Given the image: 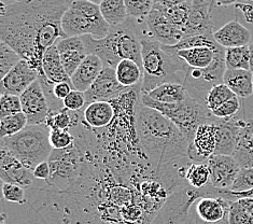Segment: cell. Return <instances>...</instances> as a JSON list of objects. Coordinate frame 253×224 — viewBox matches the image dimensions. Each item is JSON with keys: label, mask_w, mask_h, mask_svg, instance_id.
Segmentation results:
<instances>
[{"label": "cell", "mask_w": 253, "mask_h": 224, "mask_svg": "<svg viewBox=\"0 0 253 224\" xmlns=\"http://www.w3.org/2000/svg\"><path fill=\"white\" fill-rule=\"evenodd\" d=\"M82 111L74 112L62 108L61 110L51 111L45 120V125L51 131H72L80 124Z\"/></svg>", "instance_id": "obj_30"}, {"label": "cell", "mask_w": 253, "mask_h": 224, "mask_svg": "<svg viewBox=\"0 0 253 224\" xmlns=\"http://www.w3.org/2000/svg\"><path fill=\"white\" fill-rule=\"evenodd\" d=\"M232 156L240 168L253 167V120L242 119L236 148Z\"/></svg>", "instance_id": "obj_26"}, {"label": "cell", "mask_w": 253, "mask_h": 224, "mask_svg": "<svg viewBox=\"0 0 253 224\" xmlns=\"http://www.w3.org/2000/svg\"><path fill=\"white\" fill-rule=\"evenodd\" d=\"M220 196L227 199L230 202H235L240 198H253V190L247 191V192H240V193H235L230 190H220Z\"/></svg>", "instance_id": "obj_48"}, {"label": "cell", "mask_w": 253, "mask_h": 224, "mask_svg": "<svg viewBox=\"0 0 253 224\" xmlns=\"http://www.w3.org/2000/svg\"><path fill=\"white\" fill-rule=\"evenodd\" d=\"M23 112L21 97L16 95L3 94L0 97V119Z\"/></svg>", "instance_id": "obj_41"}, {"label": "cell", "mask_w": 253, "mask_h": 224, "mask_svg": "<svg viewBox=\"0 0 253 224\" xmlns=\"http://www.w3.org/2000/svg\"><path fill=\"white\" fill-rule=\"evenodd\" d=\"M225 66L231 70H250L249 45L225 49Z\"/></svg>", "instance_id": "obj_34"}, {"label": "cell", "mask_w": 253, "mask_h": 224, "mask_svg": "<svg viewBox=\"0 0 253 224\" xmlns=\"http://www.w3.org/2000/svg\"><path fill=\"white\" fill-rule=\"evenodd\" d=\"M235 96L236 95L224 83H222L219 84V86L213 87L207 93L206 97H205V106H206L210 113H211L215 109H218L223 104H225L226 101L234 98Z\"/></svg>", "instance_id": "obj_37"}, {"label": "cell", "mask_w": 253, "mask_h": 224, "mask_svg": "<svg viewBox=\"0 0 253 224\" xmlns=\"http://www.w3.org/2000/svg\"><path fill=\"white\" fill-rule=\"evenodd\" d=\"M164 49L186 64L183 86L198 92H209L223 83L226 71L225 49L213 38V34L184 38L176 45Z\"/></svg>", "instance_id": "obj_3"}, {"label": "cell", "mask_w": 253, "mask_h": 224, "mask_svg": "<svg viewBox=\"0 0 253 224\" xmlns=\"http://www.w3.org/2000/svg\"><path fill=\"white\" fill-rule=\"evenodd\" d=\"M99 8L102 17L111 28L122 25L128 20L125 0H102Z\"/></svg>", "instance_id": "obj_33"}, {"label": "cell", "mask_w": 253, "mask_h": 224, "mask_svg": "<svg viewBox=\"0 0 253 224\" xmlns=\"http://www.w3.org/2000/svg\"><path fill=\"white\" fill-rule=\"evenodd\" d=\"M137 22L128 19L122 25L111 28L104 39H95L91 36H83L88 55H97L105 67L116 69L123 59H131L142 68L141 38L138 34Z\"/></svg>", "instance_id": "obj_5"}, {"label": "cell", "mask_w": 253, "mask_h": 224, "mask_svg": "<svg viewBox=\"0 0 253 224\" xmlns=\"http://www.w3.org/2000/svg\"><path fill=\"white\" fill-rule=\"evenodd\" d=\"M50 174H51L50 165L49 163H47V161L41 163V164H39L37 167H36L33 172L35 179L43 180L45 182L47 181V179L50 178Z\"/></svg>", "instance_id": "obj_49"}, {"label": "cell", "mask_w": 253, "mask_h": 224, "mask_svg": "<svg viewBox=\"0 0 253 224\" xmlns=\"http://www.w3.org/2000/svg\"><path fill=\"white\" fill-rule=\"evenodd\" d=\"M80 179L70 189H41L33 205L42 224H152L168 193L158 180L162 167L146 153L108 152L80 137Z\"/></svg>", "instance_id": "obj_1"}, {"label": "cell", "mask_w": 253, "mask_h": 224, "mask_svg": "<svg viewBox=\"0 0 253 224\" xmlns=\"http://www.w3.org/2000/svg\"><path fill=\"white\" fill-rule=\"evenodd\" d=\"M253 190V167L242 168L231 187L232 192L240 193Z\"/></svg>", "instance_id": "obj_43"}, {"label": "cell", "mask_w": 253, "mask_h": 224, "mask_svg": "<svg viewBox=\"0 0 253 224\" xmlns=\"http://www.w3.org/2000/svg\"><path fill=\"white\" fill-rule=\"evenodd\" d=\"M213 4V1L207 0H191L188 22L183 30V39L214 33L211 17Z\"/></svg>", "instance_id": "obj_16"}, {"label": "cell", "mask_w": 253, "mask_h": 224, "mask_svg": "<svg viewBox=\"0 0 253 224\" xmlns=\"http://www.w3.org/2000/svg\"><path fill=\"white\" fill-rule=\"evenodd\" d=\"M2 195L5 201L10 203L20 205H25L27 203L25 190L17 184L2 182Z\"/></svg>", "instance_id": "obj_44"}, {"label": "cell", "mask_w": 253, "mask_h": 224, "mask_svg": "<svg viewBox=\"0 0 253 224\" xmlns=\"http://www.w3.org/2000/svg\"><path fill=\"white\" fill-rule=\"evenodd\" d=\"M127 90L129 89L124 88L119 83L116 69L105 67L97 80L84 94H85L86 104L88 105L95 101H112Z\"/></svg>", "instance_id": "obj_15"}, {"label": "cell", "mask_w": 253, "mask_h": 224, "mask_svg": "<svg viewBox=\"0 0 253 224\" xmlns=\"http://www.w3.org/2000/svg\"><path fill=\"white\" fill-rule=\"evenodd\" d=\"M213 38L224 49L247 46L251 44V32L242 23L235 20L215 30Z\"/></svg>", "instance_id": "obj_25"}, {"label": "cell", "mask_w": 253, "mask_h": 224, "mask_svg": "<svg viewBox=\"0 0 253 224\" xmlns=\"http://www.w3.org/2000/svg\"><path fill=\"white\" fill-rule=\"evenodd\" d=\"M252 120H253V119H252Z\"/></svg>", "instance_id": "obj_54"}, {"label": "cell", "mask_w": 253, "mask_h": 224, "mask_svg": "<svg viewBox=\"0 0 253 224\" xmlns=\"http://www.w3.org/2000/svg\"><path fill=\"white\" fill-rule=\"evenodd\" d=\"M148 39H152L164 45H176L183 39V34L168 19L160 0L154 1L153 8L146 21Z\"/></svg>", "instance_id": "obj_12"}, {"label": "cell", "mask_w": 253, "mask_h": 224, "mask_svg": "<svg viewBox=\"0 0 253 224\" xmlns=\"http://www.w3.org/2000/svg\"><path fill=\"white\" fill-rule=\"evenodd\" d=\"M231 202L223 197H203L195 204V213L203 224H228Z\"/></svg>", "instance_id": "obj_21"}, {"label": "cell", "mask_w": 253, "mask_h": 224, "mask_svg": "<svg viewBox=\"0 0 253 224\" xmlns=\"http://www.w3.org/2000/svg\"><path fill=\"white\" fill-rule=\"evenodd\" d=\"M243 118L232 120H214L216 125V148L213 155H233Z\"/></svg>", "instance_id": "obj_22"}, {"label": "cell", "mask_w": 253, "mask_h": 224, "mask_svg": "<svg viewBox=\"0 0 253 224\" xmlns=\"http://www.w3.org/2000/svg\"><path fill=\"white\" fill-rule=\"evenodd\" d=\"M51 130L45 124L28 125L25 130L12 137L1 139V149L14 155L31 172L49 160L52 152Z\"/></svg>", "instance_id": "obj_7"}, {"label": "cell", "mask_w": 253, "mask_h": 224, "mask_svg": "<svg viewBox=\"0 0 253 224\" xmlns=\"http://www.w3.org/2000/svg\"><path fill=\"white\" fill-rule=\"evenodd\" d=\"M21 59V56L12 47L4 42H0V78H4Z\"/></svg>", "instance_id": "obj_39"}, {"label": "cell", "mask_w": 253, "mask_h": 224, "mask_svg": "<svg viewBox=\"0 0 253 224\" xmlns=\"http://www.w3.org/2000/svg\"><path fill=\"white\" fill-rule=\"evenodd\" d=\"M160 2L166 12L168 19L183 34L186 22H188L191 0H160Z\"/></svg>", "instance_id": "obj_31"}, {"label": "cell", "mask_w": 253, "mask_h": 224, "mask_svg": "<svg viewBox=\"0 0 253 224\" xmlns=\"http://www.w3.org/2000/svg\"><path fill=\"white\" fill-rule=\"evenodd\" d=\"M235 7L240 8L246 17V21L252 23L253 22V7L249 3H235Z\"/></svg>", "instance_id": "obj_50"}, {"label": "cell", "mask_w": 253, "mask_h": 224, "mask_svg": "<svg viewBox=\"0 0 253 224\" xmlns=\"http://www.w3.org/2000/svg\"><path fill=\"white\" fill-rule=\"evenodd\" d=\"M64 108L68 109L70 111L80 112L86 107V98L85 94L80 92V90H74L72 92L63 100Z\"/></svg>", "instance_id": "obj_46"}, {"label": "cell", "mask_w": 253, "mask_h": 224, "mask_svg": "<svg viewBox=\"0 0 253 224\" xmlns=\"http://www.w3.org/2000/svg\"><path fill=\"white\" fill-rule=\"evenodd\" d=\"M47 163L51 174L45 183L51 190L57 192L68 190L81 177L83 157L76 142L66 149H53Z\"/></svg>", "instance_id": "obj_11"}, {"label": "cell", "mask_w": 253, "mask_h": 224, "mask_svg": "<svg viewBox=\"0 0 253 224\" xmlns=\"http://www.w3.org/2000/svg\"><path fill=\"white\" fill-rule=\"evenodd\" d=\"M5 219H7V216H5V214H2L1 215V224H5Z\"/></svg>", "instance_id": "obj_52"}, {"label": "cell", "mask_w": 253, "mask_h": 224, "mask_svg": "<svg viewBox=\"0 0 253 224\" xmlns=\"http://www.w3.org/2000/svg\"><path fill=\"white\" fill-rule=\"evenodd\" d=\"M140 104L144 107L154 109L169 119L181 131L190 144L194 140L195 134L200 126L207 123H213L215 120L206 106H203L191 95L179 104H162V102L150 98L147 94L141 93Z\"/></svg>", "instance_id": "obj_8"}, {"label": "cell", "mask_w": 253, "mask_h": 224, "mask_svg": "<svg viewBox=\"0 0 253 224\" xmlns=\"http://www.w3.org/2000/svg\"><path fill=\"white\" fill-rule=\"evenodd\" d=\"M207 164L210 171L209 184L219 190H231L240 172V166L232 155H212Z\"/></svg>", "instance_id": "obj_14"}, {"label": "cell", "mask_w": 253, "mask_h": 224, "mask_svg": "<svg viewBox=\"0 0 253 224\" xmlns=\"http://www.w3.org/2000/svg\"><path fill=\"white\" fill-rule=\"evenodd\" d=\"M74 90V87L71 83L62 82L53 86V95L58 101H63L67 96Z\"/></svg>", "instance_id": "obj_47"}, {"label": "cell", "mask_w": 253, "mask_h": 224, "mask_svg": "<svg viewBox=\"0 0 253 224\" xmlns=\"http://www.w3.org/2000/svg\"><path fill=\"white\" fill-rule=\"evenodd\" d=\"M240 108H242V102H240L239 97L235 96L234 98L226 101L225 104H223L218 109H215L211 114L218 120H232L238 116Z\"/></svg>", "instance_id": "obj_42"}, {"label": "cell", "mask_w": 253, "mask_h": 224, "mask_svg": "<svg viewBox=\"0 0 253 224\" xmlns=\"http://www.w3.org/2000/svg\"><path fill=\"white\" fill-rule=\"evenodd\" d=\"M42 71H43V77L41 78H44L51 84L62 82L71 83L70 77L67 75L62 64L56 45L51 46L44 53L43 59H42Z\"/></svg>", "instance_id": "obj_27"}, {"label": "cell", "mask_w": 253, "mask_h": 224, "mask_svg": "<svg viewBox=\"0 0 253 224\" xmlns=\"http://www.w3.org/2000/svg\"><path fill=\"white\" fill-rule=\"evenodd\" d=\"M71 1L66 0H0V39L43 77L44 53L67 38L63 15Z\"/></svg>", "instance_id": "obj_2"}, {"label": "cell", "mask_w": 253, "mask_h": 224, "mask_svg": "<svg viewBox=\"0 0 253 224\" xmlns=\"http://www.w3.org/2000/svg\"><path fill=\"white\" fill-rule=\"evenodd\" d=\"M141 93H150L165 83L183 84L186 64L160 42L141 38Z\"/></svg>", "instance_id": "obj_6"}, {"label": "cell", "mask_w": 253, "mask_h": 224, "mask_svg": "<svg viewBox=\"0 0 253 224\" xmlns=\"http://www.w3.org/2000/svg\"><path fill=\"white\" fill-rule=\"evenodd\" d=\"M146 94L150 98L162 104H179L190 96L188 89L183 84L178 83H165Z\"/></svg>", "instance_id": "obj_29"}, {"label": "cell", "mask_w": 253, "mask_h": 224, "mask_svg": "<svg viewBox=\"0 0 253 224\" xmlns=\"http://www.w3.org/2000/svg\"><path fill=\"white\" fill-rule=\"evenodd\" d=\"M116 117V109L111 101H95L86 105L82 111V122L91 130H104Z\"/></svg>", "instance_id": "obj_24"}, {"label": "cell", "mask_w": 253, "mask_h": 224, "mask_svg": "<svg viewBox=\"0 0 253 224\" xmlns=\"http://www.w3.org/2000/svg\"><path fill=\"white\" fill-rule=\"evenodd\" d=\"M136 125L141 147L154 165L162 167L189 157V141L181 131L159 111L140 104Z\"/></svg>", "instance_id": "obj_4"}, {"label": "cell", "mask_w": 253, "mask_h": 224, "mask_svg": "<svg viewBox=\"0 0 253 224\" xmlns=\"http://www.w3.org/2000/svg\"><path fill=\"white\" fill-rule=\"evenodd\" d=\"M39 79V74L26 60L21 59L0 82V94L21 96Z\"/></svg>", "instance_id": "obj_17"}, {"label": "cell", "mask_w": 253, "mask_h": 224, "mask_svg": "<svg viewBox=\"0 0 253 224\" xmlns=\"http://www.w3.org/2000/svg\"><path fill=\"white\" fill-rule=\"evenodd\" d=\"M249 52H250V71L253 72V42L249 45Z\"/></svg>", "instance_id": "obj_51"}, {"label": "cell", "mask_w": 253, "mask_h": 224, "mask_svg": "<svg viewBox=\"0 0 253 224\" xmlns=\"http://www.w3.org/2000/svg\"><path fill=\"white\" fill-rule=\"evenodd\" d=\"M119 83L126 89L139 86L142 82V68L131 59H123L116 68Z\"/></svg>", "instance_id": "obj_32"}, {"label": "cell", "mask_w": 253, "mask_h": 224, "mask_svg": "<svg viewBox=\"0 0 253 224\" xmlns=\"http://www.w3.org/2000/svg\"><path fill=\"white\" fill-rule=\"evenodd\" d=\"M253 74L250 70L226 69L223 83L239 98H248L253 95Z\"/></svg>", "instance_id": "obj_28"}, {"label": "cell", "mask_w": 253, "mask_h": 224, "mask_svg": "<svg viewBox=\"0 0 253 224\" xmlns=\"http://www.w3.org/2000/svg\"><path fill=\"white\" fill-rule=\"evenodd\" d=\"M99 2L87 0L71 1L62 19V28L66 37L91 36L104 39L109 35L111 27L101 15Z\"/></svg>", "instance_id": "obj_9"}, {"label": "cell", "mask_w": 253, "mask_h": 224, "mask_svg": "<svg viewBox=\"0 0 253 224\" xmlns=\"http://www.w3.org/2000/svg\"><path fill=\"white\" fill-rule=\"evenodd\" d=\"M76 137L70 131H51L50 143L53 149L62 150L71 147L75 143Z\"/></svg>", "instance_id": "obj_45"}, {"label": "cell", "mask_w": 253, "mask_h": 224, "mask_svg": "<svg viewBox=\"0 0 253 224\" xmlns=\"http://www.w3.org/2000/svg\"><path fill=\"white\" fill-rule=\"evenodd\" d=\"M104 68L105 65L102 60L97 55L89 54L70 78L74 90L85 93L93 86V83L97 80Z\"/></svg>", "instance_id": "obj_23"}, {"label": "cell", "mask_w": 253, "mask_h": 224, "mask_svg": "<svg viewBox=\"0 0 253 224\" xmlns=\"http://www.w3.org/2000/svg\"><path fill=\"white\" fill-rule=\"evenodd\" d=\"M220 190L208 184L203 189H194L189 184L179 186L168 196L152 224H198L191 216V209L203 197H220Z\"/></svg>", "instance_id": "obj_10"}, {"label": "cell", "mask_w": 253, "mask_h": 224, "mask_svg": "<svg viewBox=\"0 0 253 224\" xmlns=\"http://www.w3.org/2000/svg\"><path fill=\"white\" fill-rule=\"evenodd\" d=\"M153 4L154 1H152V0H142V1L125 0L128 19L135 20L137 24H146L147 17L151 12Z\"/></svg>", "instance_id": "obj_38"}, {"label": "cell", "mask_w": 253, "mask_h": 224, "mask_svg": "<svg viewBox=\"0 0 253 224\" xmlns=\"http://www.w3.org/2000/svg\"><path fill=\"white\" fill-rule=\"evenodd\" d=\"M252 74H253V72H252ZM252 82H253V79H252Z\"/></svg>", "instance_id": "obj_53"}, {"label": "cell", "mask_w": 253, "mask_h": 224, "mask_svg": "<svg viewBox=\"0 0 253 224\" xmlns=\"http://www.w3.org/2000/svg\"><path fill=\"white\" fill-rule=\"evenodd\" d=\"M56 47L64 68L71 78L88 55L85 40L83 37H67L59 40Z\"/></svg>", "instance_id": "obj_20"}, {"label": "cell", "mask_w": 253, "mask_h": 224, "mask_svg": "<svg viewBox=\"0 0 253 224\" xmlns=\"http://www.w3.org/2000/svg\"><path fill=\"white\" fill-rule=\"evenodd\" d=\"M228 224H253V216L238 199L231 202L228 210Z\"/></svg>", "instance_id": "obj_40"}, {"label": "cell", "mask_w": 253, "mask_h": 224, "mask_svg": "<svg viewBox=\"0 0 253 224\" xmlns=\"http://www.w3.org/2000/svg\"><path fill=\"white\" fill-rule=\"evenodd\" d=\"M0 178L2 182L17 184L24 189L32 186L35 177L22 163L7 150H0Z\"/></svg>", "instance_id": "obj_18"}, {"label": "cell", "mask_w": 253, "mask_h": 224, "mask_svg": "<svg viewBox=\"0 0 253 224\" xmlns=\"http://www.w3.org/2000/svg\"><path fill=\"white\" fill-rule=\"evenodd\" d=\"M20 97L22 111L27 118L28 125L44 124L47 116L51 112V108L39 79L35 81Z\"/></svg>", "instance_id": "obj_13"}, {"label": "cell", "mask_w": 253, "mask_h": 224, "mask_svg": "<svg viewBox=\"0 0 253 224\" xmlns=\"http://www.w3.org/2000/svg\"><path fill=\"white\" fill-rule=\"evenodd\" d=\"M27 126V118L23 112L0 119V138L14 136L25 130Z\"/></svg>", "instance_id": "obj_36"}, {"label": "cell", "mask_w": 253, "mask_h": 224, "mask_svg": "<svg viewBox=\"0 0 253 224\" xmlns=\"http://www.w3.org/2000/svg\"><path fill=\"white\" fill-rule=\"evenodd\" d=\"M210 171L207 162L193 163L188 168L185 175V181L194 189H203L209 184Z\"/></svg>", "instance_id": "obj_35"}, {"label": "cell", "mask_w": 253, "mask_h": 224, "mask_svg": "<svg viewBox=\"0 0 253 224\" xmlns=\"http://www.w3.org/2000/svg\"><path fill=\"white\" fill-rule=\"evenodd\" d=\"M216 148V125L207 123L200 126L194 140L189 147V159L193 163L207 162Z\"/></svg>", "instance_id": "obj_19"}]
</instances>
